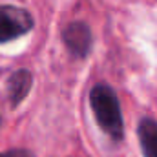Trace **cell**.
<instances>
[{
  "instance_id": "8992f818",
  "label": "cell",
  "mask_w": 157,
  "mask_h": 157,
  "mask_svg": "<svg viewBox=\"0 0 157 157\" xmlns=\"http://www.w3.org/2000/svg\"><path fill=\"white\" fill-rule=\"evenodd\" d=\"M0 157H35V155L26 148H11V150H6V152H0Z\"/></svg>"
},
{
  "instance_id": "52a82bcc",
  "label": "cell",
  "mask_w": 157,
  "mask_h": 157,
  "mask_svg": "<svg viewBox=\"0 0 157 157\" xmlns=\"http://www.w3.org/2000/svg\"><path fill=\"white\" fill-rule=\"evenodd\" d=\"M0 122H2V119H0Z\"/></svg>"
},
{
  "instance_id": "6da1fadb",
  "label": "cell",
  "mask_w": 157,
  "mask_h": 157,
  "mask_svg": "<svg viewBox=\"0 0 157 157\" xmlns=\"http://www.w3.org/2000/svg\"><path fill=\"white\" fill-rule=\"evenodd\" d=\"M90 106L95 115L99 128L112 139L122 141L124 139V117L121 112V102L115 90L108 84H95L90 91Z\"/></svg>"
},
{
  "instance_id": "7a4b0ae2",
  "label": "cell",
  "mask_w": 157,
  "mask_h": 157,
  "mask_svg": "<svg viewBox=\"0 0 157 157\" xmlns=\"http://www.w3.org/2000/svg\"><path fill=\"white\" fill-rule=\"evenodd\" d=\"M35 26L33 15L18 6L0 4V44L17 40L29 33Z\"/></svg>"
},
{
  "instance_id": "277c9868",
  "label": "cell",
  "mask_w": 157,
  "mask_h": 157,
  "mask_svg": "<svg viewBox=\"0 0 157 157\" xmlns=\"http://www.w3.org/2000/svg\"><path fill=\"white\" fill-rule=\"evenodd\" d=\"M31 86H33V75H31L29 70L20 68V70L13 71L9 75V78H7V86H6L9 104L13 108H17L18 104H22L26 101V97L29 95Z\"/></svg>"
},
{
  "instance_id": "3957f363",
  "label": "cell",
  "mask_w": 157,
  "mask_h": 157,
  "mask_svg": "<svg viewBox=\"0 0 157 157\" xmlns=\"http://www.w3.org/2000/svg\"><path fill=\"white\" fill-rule=\"evenodd\" d=\"M62 42L68 48V51L77 57V59H86L91 51L93 46V33L86 22H70L64 31H62Z\"/></svg>"
},
{
  "instance_id": "5b68a950",
  "label": "cell",
  "mask_w": 157,
  "mask_h": 157,
  "mask_svg": "<svg viewBox=\"0 0 157 157\" xmlns=\"http://www.w3.org/2000/svg\"><path fill=\"white\" fill-rule=\"evenodd\" d=\"M137 139L144 157H157V121L143 117L137 124Z\"/></svg>"
}]
</instances>
